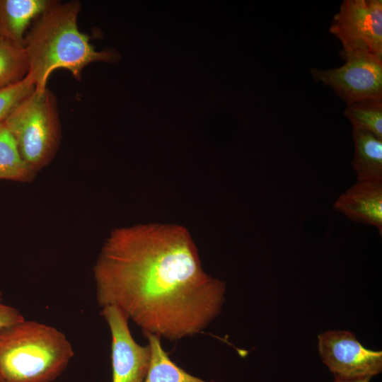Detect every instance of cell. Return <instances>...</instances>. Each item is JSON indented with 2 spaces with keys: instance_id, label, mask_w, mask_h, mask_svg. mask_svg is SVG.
<instances>
[{
  "instance_id": "1",
  "label": "cell",
  "mask_w": 382,
  "mask_h": 382,
  "mask_svg": "<svg viewBox=\"0 0 382 382\" xmlns=\"http://www.w3.org/2000/svg\"><path fill=\"white\" fill-rule=\"evenodd\" d=\"M100 307L115 306L141 330L178 340L219 315L226 284L205 272L185 227L141 224L112 230L93 266Z\"/></svg>"
},
{
  "instance_id": "2",
  "label": "cell",
  "mask_w": 382,
  "mask_h": 382,
  "mask_svg": "<svg viewBox=\"0 0 382 382\" xmlns=\"http://www.w3.org/2000/svg\"><path fill=\"white\" fill-rule=\"evenodd\" d=\"M81 9L79 1H56L37 17L27 32L24 49L28 62V76L36 89H45L50 74L65 69L80 81L85 67L96 62H112L116 54L97 51L90 37L78 26Z\"/></svg>"
},
{
  "instance_id": "3",
  "label": "cell",
  "mask_w": 382,
  "mask_h": 382,
  "mask_svg": "<svg viewBox=\"0 0 382 382\" xmlns=\"http://www.w3.org/2000/svg\"><path fill=\"white\" fill-rule=\"evenodd\" d=\"M74 354L56 328L25 319L0 330V374L5 382H52Z\"/></svg>"
},
{
  "instance_id": "4",
  "label": "cell",
  "mask_w": 382,
  "mask_h": 382,
  "mask_svg": "<svg viewBox=\"0 0 382 382\" xmlns=\"http://www.w3.org/2000/svg\"><path fill=\"white\" fill-rule=\"evenodd\" d=\"M20 155L35 175L55 156L62 139L57 99L47 87L36 89L4 121Z\"/></svg>"
},
{
  "instance_id": "5",
  "label": "cell",
  "mask_w": 382,
  "mask_h": 382,
  "mask_svg": "<svg viewBox=\"0 0 382 382\" xmlns=\"http://www.w3.org/2000/svg\"><path fill=\"white\" fill-rule=\"evenodd\" d=\"M345 63L331 69L313 68L316 82L330 87L346 104L382 99V59L364 52H340Z\"/></svg>"
},
{
  "instance_id": "6",
  "label": "cell",
  "mask_w": 382,
  "mask_h": 382,
  "mask_svg": "<svg viewBox=\"0 0 382 382\" xmlns=\"http://www.w3.org/2000/svg\"><path fill=\"white\" fill-rule=\"evenodd\" d=\"M329 30L342 42L340 52H364L382 59V1H343Z\"/></svg>"
},
{
  "instance_id": "7",
  "label": "cell",
  "mask_w": 382,
  "mask_h": 382,
  "mask_svg": "<svg viewBox=\"0 0 382 382\" xmlns=\"http://www.w3.org/2000/svg\"><path fill=\"white\" fill-rule=\"evenodd\" d=\"M318 353L335 378H371L382 371V351L364 347L347 330H328L318 336Z\"/></svg>"
},
{
  "instance_id": "8",
  "label": "cell",
  "mask_w": 382,
  "mask_h": 382,
  "mask_svg": "<svg viewBox=\"0 0 382 382\" xmlns=\"http://www.w3.org/2000/svg\"><path fill=\"white\" fill-rule=\"evenodd\" d=\"M100 314L111 335L112 382H142L151 360L149 344L142 346L134 340L128 318L117 307H102Z\"/></svg>"
},
{
  "instance_id": "9",
  "label": "cell",
  "mask_w": 382,
  "mask_h": 382,
  "mask_svg": "<svg viewBox=\"0 0 382 382\" xmlns=\"http://www.w3.org/2000/svg\"><path fill=\"white\" fill-rule=\"evenodd\" d=\"M333 208L354 222L376 228L382 236V182L357 181L338 196Z\"/></svg>"
},
{
  "instance_id": "10",
  "label": "cell",
  "mask_w": 382,
  "mask_h": 382,
  "mask_svg": "<svg viewBox=\"0 0 382 382\" xmlns=\"http://www.w3.org/2000/svg\"><path fill=\"white\" fill-rule=\"evenodd\" d=\"M55 0H0V37L24 47L27 30Z\"/></svg>"
},
{
  "instance_id": "11",
  "label": "cell",
  "mask_w": 382,
  "mask_h": 382,
  "mask_svg": "<svg viewBox=\"0 0 382 382\" xmlns=\"http://www.w3.org/2000/svg\"><path fill=\"white\" fill-rule=\"evenodd\" d=\"M354 153L352 169L357 181L382 182V139L361 130H352Z\"/></svg>"
},
{
  "instance_id": "12",
  "label": "cell",
  "mask_w": 382,
  "mask_h": 382,
  "mask_svg": "<svg viewBox=\"0 0 382 382\" xmlns=\"http://www.w3.org/2000/svg\"><path fill=\"white\" fill-rule=\"evenodd\" d=\"M151 349V360L142 382H213L195 376L178 366L161 345V338L144 333Z\"/></svg>"
},
{
  "instance_id": "13",
  "label": "cell",
  "mask_w": 382,
  "mask_h": 382,
  "mask_svg": "<svg viewBox=\"0 0 382 382\" xmlns=\"http://www.w3.org/2000/svg\"><path fill=\"white\" fill-rule=\"evenodd\" d=\"M32 173L22 159L16 143L4 122L0 123V180L32 181Z\"/></svg>"
},
{
  "instance_id": "14",
  "label": "cell",
  "mask_w": 382,
  "mask_h": 382,
  "mask_svg": "<svg viewBox=\"0 0 382 382\" xmlns=\"http://www.w3.org/2000/svg\"><path fill=\"white\" fill-rule=\"evenodd\" d=\"M29 72L24 47L0 37V89L23 80Z\"/></svg>"
},
{
  "instance_id": "15",
  "label": "cell",
  "mask_w": 382,
  "mask_h": 382,
  "mask_svg": "<svg viewBox=\"0 0 382 382\" xmlns=\"http://www.w3.org/2000/svg\"><path fill=\"white\" fill-rule=\"evenodd\" d=\"M353 129L370 132L382 139V99H366L349 104L344 111Z\"/></svg>"
},
{
  "instance_id": "16",
  "label": "cell",
  "mask_w": 382,
  "mask_h": 382,
  "mask_svg": "<svg viewBox=\"0 0 382 382\" xmlns=\"http://www.w3.org/2000/svg\"><path fill=\"white\" fill-rule=\"evenodd\" d=\"M35 90V86L28 75L21 81L0 89V123Z\"/></svg>"
},
{
  "instance_id": "17",
  "label": "cell",
  "mask_w": 382,
  "mask_h": 382,
  "mask_svg": "<svg viewBox=\"0 0 382 382\" xmlns=\"http://www.w3.org/2000/svg\"><path fill=\"white\" fill-rule=\"evenodd\" d=\"M18 310L2 302L0 293V330L24 320Z\"/></svg>"
},
{
  "instance_id": "18",
  "label": "cell",
  "mask_w": 382,
  "mask_h": 382,
  "mask_svg": "<svg viewBox=\"0 0 382 382\" xmlns=\"http://www.w3.org/2000/svg\"><path fill=\"white\" fill-rule=\"evenodd\" d=\"M370 378H363V379H357V380H345L338 378H335L334 382H369Z\"/></svg>"
},
{
  "instance_id": "19",
  "label": "cell",
  "mask_w": 382,
  "mask_h": 382,
  "mask_svg": "<svg viewBox=\"0 0 382 382\" xmlns=\"http://www.w3.org/2000/svg\"><path fill=\"white\" fill-rule=\"evenodd\" d=\"M0 382H5V381L4 380L1 374H0Z\"/></svg>"
}]
</instances>
